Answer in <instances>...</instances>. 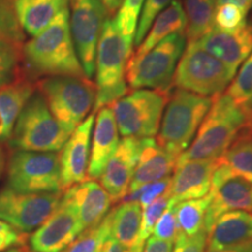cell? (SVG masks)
<instances>
[{
  "label": "cell",
  "instance_id": "1",
  "mask_svg": "<svg viewBox=\"0 0 252 252\" xmlns=\"http://www.w3.org/2000/svg\"><path fill=\"white\" fill-rule=\"evenodd\" d=\"M23 71L30 80L52 76L86 77L69 26V9L23 46Z\"/></svg>",
  "mask_w": 252,
  "mask_h": 252
},
{
  "label": "cell",
  "instance_id": "2",
  "mask_svg": "<svg viewBox=\"0 0 252 252\" xmlns=\"http://www.w3.org/2000/svg\"><path fill=\"white\" fill-rule=\"evenodd\" d=\"M252 122L225 94L213 98L209 111L201 123L190 146L176 163L188 160H216L225 152L243 127Z\"/></svg>",
  "mask_w": 252,
  "mask_h": 252
},
{
  "label": "cell",
  "instance_id": "3",
  "mask_svg": "<svg viewBox=\"0 0 252 252\" xmlns=\"http://www.w3.org/2000/svg\"><path fill=\"white\" fill-rule=\"evenodd\" d=\"M132 53L119 31L116 19H108L96 50V100L94 112L111 105L128 94L125 68Z\"/></svg>",
  "mask_w": 252,
  "mask_h": 252
},
{
  "label": "cell",
  "instance_id": "4",
  "mask_svg": "<svg viewBox=\"0 0 252 252\" xmlns=\"http://www.w3.org/2000/svg\"><path fill=\"white\" fill-rule=\"evenodd\" d=\"M213 98L182 89L169 94L157 143L172 156L180 157L194 140Z\"/></svg>",
  "mask_w": 252,
  "mask_h": 252
},
{
  "label": "cell",
  "instance_id": "5",
  "mask_svg": "<svg viewBox=\"0 0 252 252\" xmlns=\"http://www.w3.org/2000/svg\"><path fill=\"white\" fill-rule=\"evenodd\" d=\"M36 88L52 115L68 134L87 118L96 100V86L87 77H43Z\"/></svg>",
  "mask_w": 252,
  "mask_h": 252
},
{
  "label": "cell",
  "instance_id": "6",
  "mask_svg": "<svg viewBox=\"0 0 252 252\" xmlns=\"http://www.w3.org/2000/svg\"><path fill=\"white\" fill-rule=\"evenodd\" d=\"M186 41L184 33L171 34L144 55L128 59L125 68L128 88L169 93L176 65L186 48Z\"/></svg>",
  "mask_w": 252,
  "mask_h": 252
},
{
  "label": "cell",
  "instance_id": "7",
  "mask_svg": "<svg viewBox=\"0 0 252 252\" xmlns=\"http://www.w3.org/2000/svg\"><path fill=\"white\" fill-rule=\"evenodd\" d=\"M69 135L52 115L42 94L35 91L19 113L9 143L18 151L59 152Z\"/></svg>",
  "mask_w": 252,
  "mask_h": 252
},
{
  "label": "cell",
  "instance_id": "8",
  "mask_svg": "<svg viewBox=\"0 0 252 252\" xmlns=\"http://www.w3.org/2000/svg\"><path fill=\"white\" fill-rule=\"evenodd\" d=\"M235 75L196 41L188 42L176 65L173 87L204 97L223 94Z\"/></svg>",
  "mask_w": 252,
  "mask_h": 252
},
{
  "label": "cell",
  "instance_id": "9",
  "mask_svg": "<svg viewBox=\"0 0 252 252\" xmlns=\"http://www.w3.org/2000/svg\"><path fill=\"white\" fill-rule=\"evenodd\" d=\"M169 94L165 91L137 89L109 105L119 134L138 139L157 135Z\"/></svg>",
  "mask_w": 252,
  "mask_h": 252
},
{
  "label": "cell",
  "instance_id": "10",
  "mask_svg": "<svg viewBox=\"0 0 252 252\" xmlns=\"http://www.w3.org/2000/svg\"><path fill=\"white\" fill-rule=\"evenodd\" d=\"M7 187L26 194L61 193L60 154L17 151L8 162Z\"/></svg>",
  "mask_w": 252,
  "mask_h": 252
},
{
  "label": "cell",
  "instance_id": "11",
  "mask_svg": "<svg viewBox=\"0 0 252 252\" xmlns=\"http://www.w3.org/2000/svg\"><path fill=\"white\" fill-rule=\"evenodd\" d=\"M69 26L77 58L87 78L94 77L96 50L108 11L99 0H70Z\"/></svg>",
  "mask_w": 252,
  "mask_h": 252
},
{
  "label": "cell",
  "instance_id": "12",
  "mask_svg": "<svg viewBox=\"0 0 252 252\" xmlns=\"http://www.w3.org/2000/svg\"><path fill=\"white\" fill-rule=\"evenodd\" d=\"M61 197V193L26 194L6 187L0 190V220L28 234L54 213Z\"/></svg>",
  "mask_w": 252,
  "mask_h": 252
},
{
  "label": "cell",
  "instance_id": "13",
  "mask_svg": "<svg viewBox=\"0 0 252 252\" xmlns=\"http://www.w3.org/2000/svg\"><path fill=\"white\" fill-rule=\"evenodd\" d=\"M209 196L210 202L203 223V230L207 234L222 214L234 210L252 212V184L235 175L217 159Z\"/></svg>",
  "mask_w": 252,
  "mask_h": 252
},
{
  "label": "cell",
  "instance_id": "14",
  "mask_svg": "<svg viewBox=\"0 0 252 252\" xmlns=\"http://www.w3.org/2000/svg\"><path fill=\"white\" fill-rule=\"evenodd\" d=\"M81 232L76 210L63 194L54 213L31 236V249L33 252H62Z\"/></svg>",
  "mask_w": 252,
  "mask_h": 252
},
{
  "label": "cell",
  "instance_id": "15",
  "mask_svg": "<svg viewBox=\"0 0 252 252\" xmlns=\"http://www.w3.org/2000/svg\"><path fill=\"white\" fill-rule=\"evenodd\" d=\"M141 151V139L124 138L119 143L100 175V185L108 191L112 203L124 200Z\"/></svg>",
  "mask_w": 252,
  "mask_h": 252
},
{
  "label": "cell",
  "instance_id": "16",
  "mask_svg": "<svg viewBox=\"0 0 252 252\" xmlns=\"http://www.w3.org/2000/svg\"><path fill=\"white\" fill-rule=\"evenodd\" d=\"M196 42L235 75L252 53V26L245 24L235 32H224L213 27Z\"/></svg>",
  "mask_w": 252,
  "mask_h": 252
},
{
  "label": "cell",
  "instance_id": "17",
  "mask_svg": "<svg viewBox=\"0 0 252 252\" xmlns=\"http://www.w3.org/2000/svg\"><path fill=\"white\" fill-rule=\"evenodd\" d=\"M94 115L88 116L69 135L60 153L62 189L83 182L89 165L90 141Z\"/></svg>",
  "mask_w": 252,
  "mask_h": 252
},
{
  "label": "cell",
  "instance_id": "18",
  "mask_svg": "<svg viewBox=\"0 0 252 252\" xmlns=\"http://www.w3.org/2000/svg\"><path fill=\"white\" fill-rule=\"evenodd\" d=\"M216 160H188L176 163L167 189L169 203L201 198L210 191Z\"/></svg>",
  "mask_w": 252,
  "mask_h": 252
},
{
  "label": "cell",
  "instance_id": "19",
  "mask_svg": "<svg viewBox=\"0 0 252 252\" xmlns=\"http://www.w3.org/2000/svg\"><path fill=\"white\" fill-rule=\"evenodd\" d=\"M64 195L76 210L82 231L102 222L112 204L108 191L94 180L71 186L65 189Z\"/></svg>",
  "mask_w": 252,
  "mask_h": 252
},
{
  "label": "cell",
  "instance_id": "20",
  "mask_svg": "<svg viewBox=\"0 0 252 252\" xmlns=\"http://www.w3.org/2000/svg\"><path fill=\"white\" fill-rule=\"evenodd\" d=\"M176 161L178 158L163 150L156 139L143 138L139 159L132 176L128 193L137 190L144 185L169 178L174 172Z\"/></svg>",
  "mask_w": 252,
  "mask_h": 252
},
{
  "label": "cell",
  "instance_id": "21",
  "mask_svg": "<svg viewBox=\"0 0 252 252\" xmlns=\"http://www.w3.org/2000/svg\"><path fill=\"white\" fill-rule=\"evenodd\" d=\"M94 125L93 146L88 165V178L90 180L99 179L106 163L116 152L119 141V132L112 110L109 106L98 110Z\"/></svg>",
  "mask_w": 252,
  "mask_h": 252
},
{
  "label": "cell",
  "instance_id": "22",
  "mask_svg": "<svg viewBox=\"0 0 252 252\" xmlns=\"http://www.w3.org/2000/svg\"><path fill=\"white\" fill-rule=\"evenodd\" d=\"M252 241V214L234 210L222 214L208 232V249H225Z\"/></svg>",
  "mask_w": 252,
  "mask_h": 252
},
{
  "label": "cell",
  "instance_id": "23",
  "mask_svg": "<svg viewBox=\"0 0 252 252\" xmlns=\"http://www.w3.org/2000/svg\"><path fill=\"white\" fill-rule=\"evenodd\" d=\"M70 0H14V9L21 30L36 36L49 26L60 13L68 9Z\"/></svg>",
  "mask_w": 252,
  "mask_h": 252
},
{
  "label": "cell",
  "instance_id": "24",
  "mask_svg": "<svg viewBox=\"0 0 252 252\" xmlns=\"http://www.w3.org/2000/svg\"><path fill=\"white\" fill-rule=\"evenodd\" d=\"M35 93V86L25 72L0 89V141L9 140L19 113Z\"/></svg>",
  "mask_w": 252,
  "mask_h": 252
},
{
  "label": "cell",
  "instance_id": "25",
  "mask_svg": "<svg viewBox=\"0 0 252 252\" xmlns=\"http://www.w3.org/2000/svg\"><path fill=\"white\" fill-rule=\"evenodd\" d=\"M186 27H187V19H186L185 9L179 0H174L157 15L143 42L138 46L134 53H132L130 58H139L144 55L171 34H185Z\"/></svg>",
  "mask_w": 252,
  "mask_h": 252
},
{
  "label": "cell",
  "instance_id": "26",
  "mask_svg": "<svg viewBox=\"0 0 252 252\" xmlns=\"http://www.w3.org/2000/svg\"><path fill=\"white\" fill-rule=\"evenodd\" d=\"M140 204L135 201H123L111 214V229L110 235L112 236L123 248L133 252L141 225Z\"/></svg>",
  "mask_w": 252,
  "mask_h": 252
},
{
  "label": "cell",
  "instance_id": "27",
  "mask_svg": "<svg viewBox=\"0 0 252 252\" xmlns=\"http://www.w3.org/2000/svg\"><path fill=\"white\" fill-rule=\"evenodd\" d=\"M235 175L241 176L252 184V125L251 123L241 130L219 159Z\"/></svg>",
  "mask_w": 252,
  "mask_h": 252
},
{
  "label": "cell",
  "instance_id": "28",
  "mask_svg": "<svg viewBox=\"0 0 252 252\" xmlns=\"http://www.w3.org/2000/svg\"><path fill=\"white\" fill-rule=\"evenodd\" d=\"M216 0H185V14L187 19L186 40L193 42L201 39L214 27Z\"/></svg>",
  "mask_w": 252,
  "mask_h": 252
},
{
  "label": "cell",
  "instance_id": "29",
  "mask_svg": "<svg viewBox=\"0 0 252 252\" xmlns=\"http://www.w3.org/2000/svg\"><path fill=\"white\" fill-rule=\"evenodd\" d=\"M210 202V196L188 200L174 204V213L179 234L193 237L203 229L206 213Z\"/></svg>",
  "mask_w": 252,
  "mask_h": 252
},
{
  "label": "cell",
  "instance_id": "30",
  "mask_svg": "<svg viewBox=\"0 0 252 252\" xmlns=\"http://www.w3.org/2000/svg\"><path fill=\"white\" fill-rule=\"evenodd\" d=\"M225 90L232 103L252 119V53L242 63L241 69Z\"/></svg>",
  "mask_w": 252,
  "mask_h": 252
},
{
  "label": "cell",
  "instance_id": "31",
  "mask_svg": "<svg viewBox=\"0 0 252 252\" xmlns=\"http://www.w3.org/2000/svg\"><path fill=\"white\" fill-rule=\"evenodd\" d=\"M111 229V214L108 213L102 222L82 231L69 245L65 252H100Z\"/></svg>",
  "mask_w": 252,
  "mask_h": 252
},
{
  "label": "cell",
  "instance_id": "32",
  "mask_svg": "<svg viewBox=\"0 0 252 252\" xmlns=\"http://www.w3.org/2000/svg\"><path fill=\"white\" fill-rule=\"evenodd\" d=\"M23 45L0 40V89L23 74Z\"/></svg>",
  "mask_w": 252,
  "mask_h": 252
},
{
  "label": "cell",
  "instance_id": "33",
  "mask_svg": "<svg viewBox=\"0 0 252 252\" xmlns=\"http://www.w3.org/2000/svg\"><path fill=\"white\" fill-rule=\"evenodd\" d=\"M144 4L145 0H124L122 7L119 8L117 17L115 18L119 31L131 49L133 46L134 34Z\"/></svg>",
  "mask_w": 252,
  "mask_h": 252
},
{
  "label": "cell",
  "instance_id": "34",
  "mask_svg": "<svg viewBox=\"0 0 252 252\" xmlns=\"http://www.w3.org/2000/svg\"><path fill=\"white\" fill-rule=\"evenodd\" d=\"M169 206V198L167 196V191L161 196H159L156 201H153L149 207L144 209L143 217H141V225L139 236H138L137 243H135L133 252H143L144 245L147 239L150 238L151 234L153 232L154 225L157 220L160 219L165 209Z\"/></svg>",
  "mask_w": 252,
  "mask_h": 252
},
{
  "label": "cell",
  "instance_id": "35",
  "mask_svg": "<svg viewBox=\"0 0 252 252\" xmlns=\"http://www.w3.org/2000/svg\"><path fill=\"white\" fill-rule=\"evenodd\" d=\"M0 40L23 45L25 33L14 9V0H0Z\"/></svg>",
  "mask_w": 252,
  "mask_h": 252
},
{
  "label": "cell",
  "instance_id": "36",
  "mask_svg": "<svg viewBox=\"0 0 252 252\" xmlns=\"http://www.w3.org/2000/svg\"><path fill=\"white\" fill-rule=\"evenodd\" d=\"M245 17L247 12L234 4L216 5L214 27L224 32H235L247 24Z\"/></svg>",
  "mask_w": 252,
  "mask_h": 252
},
{
  "label": "cell",
  "instance_id": "37",
  "mask_svg": "<svg viewBox=\"0 0 252 252\" xmlns=\"http://www.w3.org/2000/svg\"><path fill=\"white\" fill-rule=\"evenodd\" d=\"M173 1L174 0H145L139 21H138L137 31H135L134 34V46L138 47L143 42L145 35L149 32L151 25H152L157 15Z\"/></svg>",
  "mask_w": 252,
  "mask_h": 252
},
{
  "label": "cell",
  "instance_id": "38",
  "mask_svg": "<svg viewBox=\"0 0 252 252\" xmlns=\"http://www.w3.org/2000/svg\"><path fill=\"white\" fill-rule=\"evenodd\" d=\"M169 184H171V178H166L162 179V180L144 185L137 190L128 193L123 201H135V202L140 204L141 209H145L153 201H156L158 197L166 193L169 187Z\"/></svg>",
  "mask_w": 252,
  "mask_h": 252
},
{
  "label": "cell",
  "instance_id": "39",
  "mask_svg": "<svg viewBox=\"0 0 252 252\" xmlns=\"http://www.w3.org/2000/svg\"><path fill=\"white\" fill-rule=\"evenodd\" d=\"M152 234L153 237L175 243L179 235V230L178 224H176L174 204L169 203V206L166 208L160 219L157 220Z\"/></svg>",
  "mask_w": 252,
  "mask_h": 252
},
{
  "label": "cell",
  "instance_id": "40",
  "mask_svg": "<svg viewBox=\"0 0 252 252\" xmlns=\"http://www.w3.org/2000/svg\"><path fill=\"white\" fill-rule=\"evenodd\" d=\"M208 234L202 229L193 237H186L179 234L172 252H204Z\"/></svg>",
  "mask_w": 252,
  "mask_h": 252
},
{
  "label": "cell",
  "instance_id": "41",
  "mask_svg": "<svg viewBox=\"0 0 252 252\" xmlns=\"http://www.w3.org/2000/svg\"><path fill=\"white\" fill-rule=\"evenodd\" d=\"M27 234L18 231L17 229L12 228L4 220H0V251L24 245L27 242Z\"/></svg>",
  "mask_w": 252,
  "mask_h": 252
},
{
  "label": "cell",
  "instance_id": "42",
  "mask_svg": "<svg viewBox=\"0 0 252 252\" xmlns=\"http://www.w3.org/2000/svg\"><path fill=\"white\" fill-rule=\"evenodd\" d=\"M173 247H174L173 242L151 237L145 243L143 252H172Z\"/></svg>",
  "mask_w": 252,
  "mask_h": 252
},
{
  "label": "cell",
  "instance_id": "43",
  "mask_svg": "<svg viewBox=\"0 0 252 252\" xmlns=\"http://www.w3.org/2000/svg\"><path fill=\"white\" fill-rule=\"evenodd\" d=\"M206 252H252V241L231 248L217 249V250H215V249H207Z\"/></svg>",
  "mask_w": 252,
  "mask_h": 252
},
{
  "label": "cell",
  "instance_id": "44",
  "mask_svg": "<svg viewBox=\"0 0 252 252\" xmlns=\"http://www.w3.org/2000/svg\"><path fill=\"white\" fill-rule=\"evenodd\" d=\"M122 251H123V247L112 237L111 235L106 238L105 243H104L102 250H100V252H122Z\"/></svg>",
  "mask_w": 252,
  "mask_h": 252
},
{
  "label": "cell",
  "instance_id": "45",
  "mask_svg": "<svg viewBox=\"0 0 252 252\" xmlns=\"http://www.w3.org/2000/svg\"><path fill=\"white\" fill-rule=\"evenodd\" d=\"M222 4H234L248 13L249 9L252 7V0H216V5Z\"/></svg>",
  "mask_w": 252,
  "mask_h": 252
},
{
  "label": "cell",
  "instance_id": "46",
  "mask_svg": "<svg viewBox=\"0 0 252 252\" xmlns=\"http://www.w3.org/2000/svg\"><path fill=\"white\" fill-rule=\"evenodd\" d=\"M102 2L104 7L106 8L109 15H113L116 12L119 11V8L122 7L124 0H99Z\"/></svg>",
  "mask_w": 252,
  "mask_h": 252
},
{
  "label": "cell",
  "instance_id": "47",
  "mask_svg": "<svg viewBox=\"0 0 252 252\" xmlns=\"http://www.w3.org/2000/svg\"><path fill=\"white\" fill-rule=\"evenodd\" d=\"M4 166H5V154H4V150H2V147L0 146V175H1L2 171H4Z\"/></svg>",
  "mask_w": 252,
  "mask_h": 252
},
{
  "label": "cell",
  "instance_id": "48",
  "mask_svg": "<svg viewBox=\"0 0 252 252\" xmlns=\"http://www.w3.org/2000/svg\"><path fill=\"white\" fill-rule=\"evenodd\" d=\"M2 252H27V249L21 245V247H13V248H9L7 250H4Z\"/></svg>",
  "mask_w": 252,
  "mask_h": 252
},
{
  "label": "cell",
  "instance_id": "49",
  "mask_svg": "<svg viewBox=\"0 0 252 252\" xmlns=\"http://www.w3.org/2000/svg\"><path fill=\"white\" fill-rule=\"evenodd\" d=\"M251 125H252V122H251Z\"/></svg>",
  "mask_w": 252,
  "mask_h": 252
}]
</instances>
